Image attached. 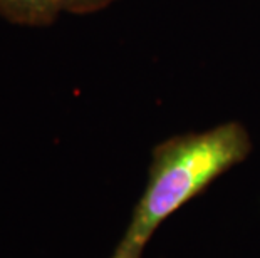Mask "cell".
Instances as JSON below:
<instances>
[{"label":"cell","instance_id":"cell-1","mask_svg":"<svg viewBox=\"0 0 260 258\" xmlns=\"http://www.w3.org/2000/svg\"><path fill=\"white\" fill-rule=\"evenodd\" d=\"M252 139L229 121L202 133L176 134L154 146L148 181L109 258H143L158 228L230 168L245 161Z\"/></svg>","mask_w":260,"mask_h":258},{"label":"cell","instance_id":"cell-2","mask_svg":"<svg viewBox=\"0 0 260 258\" xmlns=\"http://www.w3.org/2000/svg\"><path fill=\"white\" fill-rule=\"evenodd\" d=\"M59 14L57 0H0V17L14 25L47 27Z\"/></svg>","mask_w":260,"mask_h":258},{"label":"cell","instance_id":"cell-3","mask_svg":"<svg viewBox=\"0 0 260 258\" xmlns=\"http://www.w3.org/2000/svg\"><path fill=\"white\" fill-rule=\"evenodd\" d=\"M60 12H69V14H92L99 12V10L106 9L108 5H111L114 0H57Z\"/></svg>","mask_w":260,"mask_h":258}]
</instances>
